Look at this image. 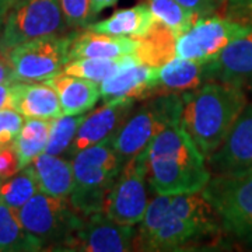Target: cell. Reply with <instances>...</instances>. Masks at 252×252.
Wrapping results in <instances>:
<instances>
[{
	"mask_svg": "<svg viewBox=\"0 0 252 252\" xmlns=\"http://www.w3.org/2000/svg\"><path fill=\"white\" fill-rule=\"evenodd\" d=\"M147 181L160 195L200 192L212 177L198 146L182 124L164 129L144 149Z\"/></svg>",
	"mask_w": 252,
	"mask_h": 252,
	"instance_id": "6da1fadb",
	"label": "cell"
},
{
	"mask_svg": "<svg viewBox=\"0 0 252 252\" xmlns=\"http://www.w3.org/2000/svg\"><path fill=\"white\" fill-rule=\"evenodd\" d=\"M243 86L206 81L182 94L181 124L205 157L216 152L247 107Z\"/></svg>",
	"mask_w": 252,
	"mask_h": 252,
	"instance_id": "7a4b0ae2",
	"label": "cell"
},
{
	"mask_svg": "<svg viewBox=\"0 0 252 252\" xmlns=\"http://www.w3.org/2000/svg\"><path fill=\"white\" fill-rule=\"evenodd\" d=\"M72 164L74 188L69 196L72 206L83 217L104 212L109 189L124 167L112 139L80 150L72 157Z\"/></svg>",
	"mask_w": 252,
	"mask_h": 252,
	"instance_id": "3957f363",
	"label": "cell"
},
{
	"mask_svg": "<svg viewBox=\"0 0 252 252\" xmlns=\"http://www.w3.org/2000/svg\"><path fill=\"white\" fill-rule=\"evenodd\" d=\"M216 213L200 192L172 195L168 215L146 251H175L220 230Z\"/></svg>",
	"mask_w": 252,
	"mask_h": 252,
	"instance_id": "277c9868",
	"label": "cell"
},
{
	"mask_svg": "<svg viewBox=\"0 0 252 252\" xmlns=\"http://www.w3.org/2000/svg\"><path fill=\"white\" fill-rule=\"evenodd\" d=\"M202 195L213 207L221 230L252 247V168L212 174Z\"/></svg>",
	"mask_w": 252,
	"mask_h": 252,
	"instance_id": "5b68a950",
	"label": "cell"
},
{
	"mask_svg": "<svg viewBox=\"0 0 252 252\" xmlns=\"http://www.w3.org/2000/svg\"><path fill=\"white\" fill-rule=\"evenodd\" d=\"M182 94H158L144 99L139 108H133L112 137L114 149L121 160L127 161L149 146L164 129L181 121Z\"/></svg>",
	"mask_w": 252,
	"mask_h": 252,
	"instance_id": "8992f818",
	"label": "cell"
},
{
	"mask_svg": "<svg viewBox=\"0 0 252 252\" xmlns=\"http://www.w3.org/2000/svg\"><path fill=\"white\" fill-rule=\"evenodd\" d=\"M17 215L26 230L44 247H66L64 250L70 248L84 221L69 198H55L44 192H36Z\"/></svg>",
	"mask_w": 252,
	"mask_h": 252,
	"instance_id": "52a82bcc",
	"label": "cell"
},
{
	"mask_svg": "<svg viewBox=\"0 0 252 252\" xmlns=\"http://www.w3.org/2000/svg\"><path fill=\"white\" fill-rule=\"evenodd\" d=\"M67 30L59 0H20L4 18L0 48L9 55L14 46L39 36L66 34Z\"/></svg>",
	"mask_w": 252,
	"mask_h": 252,
	"instance_id": "ba28073f",
	"label": "cell"
},
{
	"mask_svg": "<svg viewBox=\"0 0 252 252\" xmlns=\"http://www.w3.org/2000/svg\"><path fill=\"white\" fill-rule=\"evenodd\" d=\"M73 32L31 39L9 52L16 81H45L63 72L69 62Z\"/></svg>",
	"mask_w": 252,
	"mask_h": 252,
	"instance_id": "9c48e42d",
	"label": "cell"
},
{
	"mask_svg": "<svg viewBox=\"0 0 252 252\" xmlns=\"http://www.w3.org/2000/svg\"><path fill=\"white\" fill-rule=\"evenodd\" d=\"M147 181L146 152L125 161L121 174L109 189L104 213L117 223L125 225H137L144 216L150 203Z\"/></svg>",
	"mask_w": 252,
	"mask_h": 252,
	"instance_id": "30bf717a",
	"label": "cell"
},
{
	"mask_svg": "<svg viewBox=\"0 0 252 252\" xmlns=\"http://www.w3.org/2000/svg\"><path fill=\"white\" fill-rule=\"evenodd\" d=\"M245 28L247 24L219 16L217 13L199 17L188 31L177 38L175 55L184 59L210 62L231 41L241 35Z\"/></svg>",
	"mask_w": 252,
	"mask_h": 252,
	"instance_id": "8fae6325",
	"label": "cell"
},
{
	"mask_svg": "<svg viewBox=\"0 0 252 252\" xmlns=\"http://www.w3.org/2000/svg\"><path fill=\"white\" fill-rule=\"evenodd\" d=\"M135 225L117 223L104 212L84 217L69 251L125 252L135 247Z\"/></svg>",
	"mask_w": 252,
	"mask_h": 252,
	"instance_id": "7c38bea8",
	"label": "cell"
},
{
	"mask_svg": "<svg viewBox=\"0 0 252 252\" xmlns=\"http://www.w3.org/2000/svg\"><path fill=\"white\" fill-rule=\"evenodd\" d=\"M206 162L212 174L252 168V104H247L224 142L206 157Z\"/></svg>",
	"mask_w": 252,
	"mask_h": 252,
	"instance_id": "4fadbf2b",
	"label": "cell"
},
{
	"mask_svg": "<svg viewBox=\"0 0 252 252\" xmlns=\"http://www.w3.org/2000/svg\"><path fill=\"white\" fill-rule=\"evenodd\" d=\"M135 105V99H112L104 102V105H101L98 109L86 115L66 157L72 158L83 149L112 139L119 127L124 125L126 118L130 115Z\"/></svg>",
	"mask_w": 252,
	"mask_h": 252,
	"instance_id": "5bb4252c",
	"label": "cell"
},
{
	"mask_svg": "<svg viewBox=\"0 0 252 252\" xmlns=\"http://www.w3.org/2000/svg\"><path fill=\"white\" fill-rule=\"evenodd\" d=\"M156 87L157 67L137 61L135 55H130L115 74L99 83L104 102L121 98L147 99L156 95Z\"/></svg>",
	"mask_w": 252,
	"mask_h": 252,
	"instance_id": "9a60e30c",
	"label": "cell"
},
{
	"mask_svg": "<svg viewBox=\"0 0 252 252\" xmlns=\"http://www.w3.org/2000/svg\"><path fill=\"white\" fill-rule=\"evenodd\" d=\"M209 80L244 86L252 83V24L219 54L207 62Z\"/></svg>",
	"mask_w": 252,
	"mask_h": 252,
	"instance_id": "2e32d148",
	"label": "cell"
},
{
	"mask_svg": "<svg viewBox=\"0 0 252 252\" xmlns=\"http://www.w3.org/2000/svg\"><path fill=\"white\" fill-rule=\"evenodd\" d=\"M11 108L23 117L52 121L62 117L63 111L56 91L45 81H14Z\"/></svg>",
	"mask_w": 252,
	"mask_h": 252,
	"instance_id": "e0dca14e",
	"label": "cell"
},
{
	"mask_svg": "<svg viewBox=\"0 0 252 252\" xmlns=\"http://www.w3.org/2000/svg\"><path fill=\"white\" fill-rule=\"evenodd\" d=\"M209 80L207 62H198L175 56L174 59L157 67V87L158 94H184L195 90Z\"/></svg>",
	"mask_w": 252,
	"mask_h": 252,
	"instance_id": "ac0fdd59",
	"label": "cell"
},
{
	"mask_svg": "<svg viewBox=\"0 0 252 252\" xmlns=\"http://www.w3.org/2000/svg\"><path fill=\"white\" fill-rule=\"evenodd\" d=\"M136 45L135 38L105 35L84 28L80 32H73L69 61L81 58L118 59L135 54Z\"/></svg>",
	"mask_w": 252,
	"mask_h": 252,
	"instance_id": "d6986e66",
	"label": "cell"
},
{
	"mask_svg": "<svg viewBox=\"0 0 252 252\" xmlns=\"http://www.w3.org/2000/svg\"><path fill=\"white\" fill-rule=\"evenodd\" d=\"M58 94L63 115H81L94 108L101 98L99 83L81 79L77 76L59 73L45 80Z\"/></svg>",
	"mask_w": 252,
	"mask_h": 252,
	"instance_id": "ffe728a7",
	"label": "cell"
},
{
	"mask_svg": "<svg viewBox=\"0 0 252 252\" xmlns=\"http://www.w3.org/2000/svg\"><path fill=\"white\" fill-rule=\"evenodd\" d=\"M34 172L39 192L55 198H69L74 188L72 158L42 153L28 165Z\"/></svg>",
	"mask_w": 252,
	"mask_h": 252,
	"instance_id": "44dd1931",
	"label": "cell"
},
{
	"mask_svg": "<svg viewBox=\"0 0 252 252\" xmlns=\"http://www.w3.org/2000/svg\"><path fill=\"white\" fill-rule=\"evenodd\" d=\"M154 23V16L147 3L136 4L129 9L117 10L111 17L94 21L89 30L111 36L140 38L147 34Z\"/></svg>",
	"mask_w": 252,
	"mask_h": 252,
	"instance_id": "7402d4cb",
	"label": "cell"
},
{
	"mask_svg": "<svg viewBox=\"0 0 252 252\" xmlns=\"http://www.w3.org/2000/svg\"><path fill=\"white\" fill-rule=\"evenodd\" d=\"M135 39L137 45L133 55L137 58V61L149 66L160 67L164 63L177 56L175 55L177 35L156 18L147 34Z\"/></svg>",
	"mask_w": 252,
	"mask_h": 252,
	"instance_id": "603a6c76",
	"label": "cell"
},
{
	"mask_svg": "<svg viewBox=\"0 0 252 252\" xmlns=\"http://www.w3.org/2000/svg\"><path fill=\"white\" fill-rule=\"evenodd\" d=\"M42 243L28 233L17 212L0 200V252H35Z\"/></svg>",
	"mask_w": 252,
	"mask_h": 252,
	"instance_id": "cb8c5ba5",
	"label": "cell"
},
{
	"mask_svg": "<svg viewBox=\"0 0 252 252\" xmlns=\"http://www.w3.org/2000/svg\"><path fill=\"white\" fill-rule=\"evenodd\" d=\"M51 121L27 118L13 144L17 153L20 168H26L39 154L45 153L49 140Z\"/></svg>",
	"mask_w": 252,
	"mask_h": 252,
	"instance_id": "d4e9b609",
	"label": "cell"
},
{
	"mask_svg": "<svg viewBox=\"0 0 252 252\" xmlns=\"http://www.w3.org/2000/svg\"><path fill=\"white\" fill-rule=\"evenodd\" d=\"M36 192H39V188L30 167L23 168L9 178L0 180V200L16 212L24 206Z\"/></svg>",
	"mask_w": 252,
	"mask_h": 252,
	"instance_id": "484cf974",
	"label": "cell"
},
{
	"mask_svg": "<svg viewBox=\"0 0 252 252\" xmlns=\"http://www.w3.org/2000/svg\"><path fill=\"white\" fill-rule=\"evenodd\" d=\"M130 55L118 59H94V58H81V59H72L66 63L63 73L77 76L81 79L101 83L107 80L125 64Z\"/></svg>",
	"mask_w": 252,
	"mask_h": 252,
	"instance_id": "4316f807",
	"label": "cell"
},
{
	"mask_svg": "<svg viewBox=\"0 0 252 252\" xmlns=\"http://www.w3.org/2000/svg\"><path fill=\"white\" fill-rule=\"evenodd\" d=\"M147 4L154 18L170 28L177 38L188 31L199 18L177 0H147Z\"/></svg>",
	"mask_w": 252,
	"mask_h": 252,
	"instance_id": "83f0119b",
	"label": "cell"
},
{
	"mask_svg": "<svg viewBox=\"0 0 252 252\" xmlns=\"http://www.w3.org/2000/svg\"><path fill=\"white\" fill-rule=\"evenodd\" d=\"M84 114L81 115H62L51 121L49 140L45 153L54 156H67L76 133L84 121Z\"/></svg>",
	"mask_w": 252,
	"mask_h": 252,
	"instance_id": "f1b7e54d",
	"label": "cell"
},
{
	"mask_svg": "<svg viewBox=\"0 0 252 252\" xmlns=\"http://www.w3.org/2000/svg\"><path fill=\"white\" fill-rule=\"evenodd\" d=\"M69 30H84L94 23L90 0H59Z\"/></svg>",
	"mask_w": 252,
	"mask_h": 252,
	"instance_id": "f546056e",
	"label": "cell"
},
{
	"mask_svg": "<svg viewBox=\"0 0 252 252\" xmlns=\"http://www.w3.org/2000/svg\"><path fill=\"white\" fill-rule=\"evenodd\" d=\"M24 124V117L16 109L0 111V150L13 146Z\"/></svg>",
	"mask_w": 252,
	"mask_h": 252,
	"instance_id": "4dcf8cb0",
	"label": "cell"
},
{
	"mask_svg": "<svg viewBox=\"0 0 252 252\" xmlns=\"http://www.w3.org/2000/svg\"><path fill=\"white\" fill-rule=\"evenodd\" d=\"M224 16L241 24H252V0H225Z\"/></svg>",
	"mask_w": 252,
	"mask_h": 252,
	"instance_id": "1f68e13d",
	"label": "cell"
},
{
	"mask_svg": "<svg viewBox=\"0 0 252 252\" xmlns=\"http://www.w3.org/2000/svg\"><path fill=\"white\" fill-rule=\"evenodd\" d=\"M18 171H21V168L14 147L10 146L0 150V180L9 178Z\"/></svg>",
	"mask_w": 252,
	"mask_h": 252,
	"instance_id": "d6a6232c",
	"label": "cell"
},
{
	"mask_svg": "<svg viewBox=\"0 0 252 252\" xmlns=\"http://www.w3.org/2000/svg\"><path fill=\"white\" fill-rule=\"evenodd\" d=\"M184 7L190 10L196 17H205L216 14L219 4L216 0H177Z\"/></svg>",
	"mask_w": 252,
	"mask_h": 252,
	"instance_id": "836d02e7",
	"label": "cell"
},
{
	"mask_svg": "<svg viewBox=\"0 0 252 252\" xmlns=\"http://www.w3.org/2000/svg\"><path fill=\"white\" fill-rule=\"evenodd\" d=\"M9 81H16L13 66L10 62L9 55L0 48V83H9Z\"/></svg>",
	"mask_w": 252,
	"mask_h": 252,
	"instance_id": "e575fe53",
	"label": "cell"
},
{
	"mask_svg": "<svg viewBox=\"0 0 252 252\" xmlns=\"http://www.w3.org/2000/svg\"><path fill=\"white\" fill-rule=\"evenodd\" d=\"M13 83H0V111L11 108V98H13Z\"/></svg>",
	"mask_w": 252,
	"mask_h": 252,
	"instance_id": "d590c367",
	"label": "cell"
},
{
	"mask_svg": "<svg viewBox=\"0 0 252 252\" xmlns=\"http://www.w3.org/2000/svg\"><path fill=\"white\" fill-rule=\"evenodd\" d=\"M118 3V0H90L91 13L94 17H97L99 13H102L105 9L112 7Z\"/></svg>",
	"mask_w": 252,
	"mask_h": 252,
	"instance_id": "8d00e7d4",
	"label": "cell"
},
{
	"mask_svg": "<svg viewBox=\"0 0 252 252\" xmlns=\"http://www.w3.org/2000/svg\"><path fill=\"white\" fill-rule=\"evenodd\" d=\"M10 1L9 0H0V32H1V27L4 23V18L7 16V11L10 10Z\"/></svg>",
	"mask_w": 252,
	"mask_h": 252,
	"instance_id": "74e56055",
	"label": "cell"
},
{
	"mask_svg": "<svg viewBox=\"0 0 252 252\" xmlns=\"http://www.w3.org/2000/svg\"><path fill=\"white\" fill-rule=\"evenodd\" d=\"M216 1H217V4H219V7H223V6H224L225 0H216Z\"/></svg>",
	"mask_w": 252,
	"mask_h": 252,
	"instance_id": "f35d334b",
	"label": "cell"
},
{
	"mask_svg": "<svg viewBox=\"0 0 252 252\" xmlns=\"http://www.w3.org/2000/svg\"><path fill=\"white\" fill-rule=\"evenodd\" d=\"M10 1V6H13L14 3H17V1H20V0H9Z\"/></svg>",
	"mask_w": 252,
	"mask_h": 252,
	"instance_id": "ab89813d",
	"label": "cell"
}]
</instances>
